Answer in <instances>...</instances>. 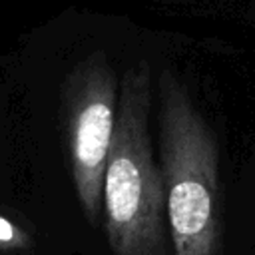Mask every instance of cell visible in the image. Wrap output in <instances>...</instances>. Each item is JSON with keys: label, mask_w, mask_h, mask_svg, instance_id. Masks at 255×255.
Here are the masks:
<instances>
[{"label": "cell", "mask_w": 255, "mask_h": 255, "mask_svg": "<svg viewBox=\"0 0 255 255\" xmlns=\"http://www.w3.org/2000/svg\"><path fill=\"white\" fill-rule=\"evenodd\" d=\"M120 84L102 52L80 60L62 84V124L76 195L86 219L104 215V175L116 129Z\"/></svg>", "instance_id": "obj_3"}, {"label": "cell", "mask_w": 255, "mask_h": 255, "mask_svg": "<svg viewBox=\"0 0 255 255\" xmlns=\"http://www.w3.org/2000/svg\"><path fill=\"white\" fill-rule=\"evenodd\" d=\"M151 70L139 60L118 92L116 129L104 175V221L114 255H169L161 171L149 143Z\"/></svg>", "instance_id": "obj_2"}, {"label": "cell", "mask_w": 255, "mask_h": 255, "mask_svg": "<svg viewBox=\"0 0 255 255\" xmlns=\"http://www.w3.org/2000/svg\"><path fill=\"white\" fill-rule=\"evenodd\" d=\"M30 243H32L30 235L16 221L0 215V249L20 251V249H28Z\"/></svg>", "instance_id": "obj_4"}, {"label": "cell", "mask_w": 255, "mask_h": 255, "mask_svg": "<svg viewBox=\"0 0 255 255\" xmlns=\"http://www.w3.org/2000/svg\"><path fill=\"white\" fill-rule=\"evenodd\" d=\"M157 129L173 255H221L217 137L169 68L159 74Z\"/></svg>", "instance_id": "obj_1"}]
</instances>
